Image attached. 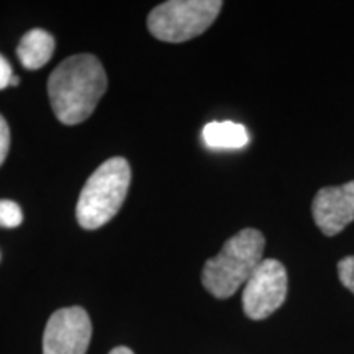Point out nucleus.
I'll return each mask as SVG.
<instances>
[{"mask_svg": "<svg viewBox=\"0 0 354 354\" xmlns=\"http://www.w3.org/2000/svg\"><path fill=\"white\" fill-rule=\"evenodd\" d=\"M107 91V74L94 55L69 56L48 79V95L64 125L86 122Z\"/></svg>", "mask_w": 354, "mask_h": 354, "instance_id": "obj_1", "label": "nucleus"}, {"mask_svg": "<svg viewBox=\"0 0 354 354\" xmlns=\"http://www.w3.org/2000/svg\"><path fill=\"white\" fill-rule=\"evenodd\" d=\"M264 236L254 228H245L225 243L221 251L207 261L202 284L216 299H228L254 272L263 261Z\"/></svg>", "mask_w": 354, "mask_h": 354, "instance_id": "obj_2", "label": "nucleus"}, {"mask_svg": "<svg viewBox=\"0 0 354 354\" xmlns=\"http://www.w3.org/2000/svg\"><path fill=\"white\" fill-rule=\"evenodd\" d=\"M131 169L125 158H110L87 179L79 196L76 215L84 230H97L109 223L125 202Z\"/></svg>", "mask_w": 354, "mask_h": 354, "instance_id": "obj_3", "label": "nucleus"}, {"mask_svg": "<svg viewBox=\"0 0 354 354\" xmlns=\"http://www.w3.org/2000/svg\"><path fill=\"white\" fill-rule=\"evenodd\" d=\"M221 7L220 0H169L153 8L148 30L161 41H189L210 28Z\"/></svg>", "mask_w": 354, "mask_h": 354, "instance_id": "obj_4", "label": "nucleus"}, {"mask_svg": "<svg viewBox=\"0 0 354 354\" xmlns=\"http://www.w3.org/2000/svg\"><path fill=\"white\" fill-rule=\"evenodd\" d=\"M287 271L277 259H263L243 290V310L251 320H264L286 302Z\"/></svg>", "mask_w": 354, "mask_h": 354, "instance_id": "obj_5", "label": "nucleus"}, {"mask_svg": "<svg viewBox=\"0 0 354 354\" xmlns=\"http://www.w3.org/2000/svg\"><path fill=\"white\" fill-rule=\"evenodd\" d=\"M92 323L81 307L59 308L50 317L43 335V354H86Z\"/></svg>", "mask_w": 354, "mask_h": 354, "instance_id": "obj_6", "label": "nucleus"}, {"mask_svg": "<svg viewBox=\"0 0 354 354\" xmlns=\"http://www.w3.org/2000/svg\"><path fill=\"white\" fill-rule=\"evenodd\" d=\"M317 227L326 236L342 233L354 221V180L336 187H323L312 202Z\"/></svg>", "mask_w": 354, "mask_h": 354, "instance_id": "obj_7", "label": "nucleus"}, {"mask_svg": "<svg viewBox=\"0 0 354 354\" xmlns=\"http://www.w3.org/2000/svg\"><path fill=\"white\" fill-rule=\"evenodd\" d=\"M53 53H55V38L41 28L30 30L28 33H25L17 48V56L21 66L30 71L43 68L51 59Z\"/></svg>", "mask_w": 354, "mask_h": 354, "instance_id": "obj_8", "label": "nucleus"}, {"mask_svg": "<svg viewBox=\"0 0 354 354\" xmlns=\"http://www.w3.org/2000/svg\"><path fill=\"white\" fill-rule=\"evenodd\" d=\"M202 136L212 149H240L250 143L245 125L234 122H212L203 128Z\"/></svg>", "mask_w": 354, "mask_h": 354, "instance_id": "obj_9", "label": "nucleus"}, {"mask_svg": "<svg viewBox=\"0 0 354 354\" xmlns=\"http://www.w3.org/2000/svg\"><path fill=\"white\" fill-rule=\"evenodd\" d=\"M24 221V212L13 201H0V227L17 228Z\"/></svg>", "mask_w": 354, "mask_h": 354, "instance_id": "obj_10", "label": "nucleus"}, {"mask_svg": "<svg viewBox=\"0 0 354 354\" xmlns=\"http://www.w3.org/2000/svg\"><path fill=\"white\" fill-rule=\"evenodd\" d=\"M338 277L342 284L354 294V256H346L338 263Z\"/></svg>", "mask_w": 354, "mask_h": 354, "instance_id": "obj_11", "label": "nucleus"}, {"mask_svg": "<svg viewBox=\"0 0 354 354\" xmlns=\"http://www.w3.org/2000/svg\"><path fill=\"white\" fill-rule=\"evenodd\" d=\"M8 149H10V128H8L6 118L0 115V166L6 161Z\"/></svg>", "mask_w": 354, "mask_h": 354, "instance_id": "obj_12", "label": "nucleus"}, {"mask_svg": "<svg viewBox=\"0 0 354 354\" xmlns=\"http://www.w3.org/2000/svg\"><path fill=\"white\" fill-rule=\"evenodd\" d=\"M12 77H13V73H12L10 63L0 55V91H3V88L10 86Z\"/></svg>", "mask_w": 354, "mask_h": 354, "instance_id": "obj_13", "label": "nucleus"}, {"mask_svg": "<svg viewBox=\"0 0 354 354\" xmlns=\"http://www.w3.org/2000/svg\"><path fill=\"white\" fill-rule=\"evenodd\" d=\"M109 354H135V353H133L131 349L127 346H118V348H113Z\"/></svg>", "mask_w": 354, "mask_h": 354, "instance_id": "obj_14", "label": "nucleus"}, {"mask_svg": "<svg viewBox=\"0 0 354 354\" xmlns=\"http://www.w3.org/2000/svg\"><path fill=\"white\" fill-rule=\"evenodd\" d=\"M10 86H19V77H15V76H13V77H12V82H10Z\"/></svg>", "mask_w": 354, "mask_h": 354, "instance_id": "obj_15", "label": "nucleus"}]
</instances>
